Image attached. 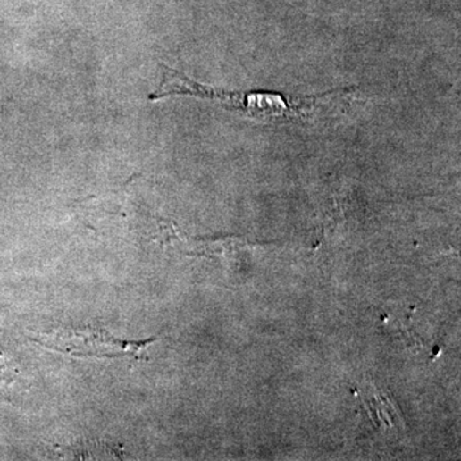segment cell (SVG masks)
Returning <instances> with one entry per match:
<instances>
[{"label":"cell","instance_id":"obj_1","mask_svg":"<svg viewBox=\"0 0 461 461\" xmlns=\"http://www.w3.org/2000/svg\"><path fill=\"white\" fill-rule=\"evenodd\" d=\"M162 70L161 85L147 96L150 102L170 96L199 97L265 122H288L313 117L315 112L323 108L324 102L335 96L330 93L323 96L292 97L272 91H226L199 84L164 64H162Z\"/></svg>","mask_w":461,"mask_h":461}]
</instances>
